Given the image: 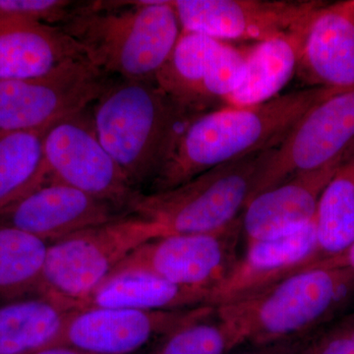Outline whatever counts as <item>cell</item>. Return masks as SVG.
Returning <instances> with one entry per match:
<instances>
[{
	"instance_id": "obj_1",
	"label": "cell",
	"mask_w": 354,
	"mask_h": 354,
	"mask_svg": "<svg viewBox=\"0 0 354 354\" xmlns=\"http://www.w3.org/2000/svg\"><path fill=\"white\" fill-rule=\"evenodd\" d=\"M344 90L305 88L247 108L216 109L179 131L150 192L171 189L203 172L283 143L315 104Z\"/></svg>"
},
{
	"instance_id": "obj_2",
	"label": "cell",
	"mask_w": 354,
	"mask_h": 354,
	"mask_svg": "<svg viewBox=\"0 0 354 354\" xmlns=\"http://www.w3.org/2000/svg\"><path fill=\"white\" fill-rule=\"evenodd\" d=\"M58 27L109 76L153 82L183 32L171 1H78Z\"/></svg>"
},
{
	"instance_id": "obj_3",
	"label": "cell",
	"mask_w": 354,
	"mask_h": 354,
	"mask_svg": "<svg viewBox=\"0 0 354 354\" xmlns=\"http://www.w3.org/2000/svg\"><path fill=\"white\" fill-rule=\"evenodd\" d=\"M97 138L135 189L150 187L188 120L153 81L111 82L93 104Z\"/></svg>"
},
{
	"instance_id": "obj_4",
	"label": "cell",
	"mask_w": 354,
	"mask_h": 354,
	"mask_svg": "<svg viewBox=\"0 0 354 354\" xmlns=\"http://www.w3.org/2000/svg\"><path fill=\"white\" fill-rule=\"evenodd\" d=\"M354 295V272L314 267L258 295L216 307L241 330L245 344L304 339L330 322Z\"/></svg>"
},
{
	"instance_id": "obj_5",
	"label": "cell",
	"mask_w": 354,
	"mask_h": 354,
	"mask_svg": "<svg viewBox=\"0 0 354 354\" xmlns=\"http://www.w3.org/2000/svg\"><path fill=\"white\" fill-rule=\"evenodd\" d=\"M274 149L218 165L171 189L140 193L130 214L158 223L167 235L216 232L241 216Z\"/></svg>"
},
{
	"instance_id": "obj_6",
	"label": "cell",
	"mask_w": 354,
	"mask_h": 354,
	"mask_svg": "<svg viewBox=\"0 0 354 354\" xmlns=\"http://www.w3.org/2000/svg\"><path fill=\"white\" fill-rule=\"evenodd\" d=\"M165 235L164 228L158 223L130 214L51 242L41 295L58 298L80 308L84 300L130 254L146 242Z\"/></svg>"
},
{
	"instance_id": "obj_7",
	"label": "cell",
	"mask_w": 354,
	"mask_h": 354,
	"mask_svg": "<svg viewBox=\"0 0 354 354\" xmlns=\"http://www.w3.org/2000/svg\"><path fill=\"white\" fill-rule=\"evenodd\" d=\"M111 82L87 57L36 78L0 81V133L48 130L87 111Z\"/></svg>"
},
{
	"instance_id": "obj_8",
	"label": "cell",
	"mask_w": 354,
	"mask_h": 354,
	"mask_svg": "<svg viewBox=\"0 0 354 354\" xmlns=\"http://www.w3.org/2000/svg\"><path fill=\"white\" fill-rule=\"evenodd\" d=\"M354 149V88L341 91L310 109L274 149L252 198L302 172L344 160Z\"/></svg>"
},
{
	"instance_id": "obj_9",
	"label": "cell",
	"mask_w": 354,
	"mask_h": 354,
	"mask_svg": "<svg viewBox=\"0 0 354 354\" xmlns=\"http://www.w3.org/2000/svg\"><path fill=\"white\" fill-rule=\"evenodd\" d=\"M43 147L50 180L66 184L130 214L142 192L133 187L102 145L88 109L48 128Z\"/></svg>"
},
{
	"instance_id": "obj_10",
	"label": "cell",
	"mask_w": 354,
	"mask_h": 354,
	"mask_svg": "<svg viewBox=\"0 0 354 354\" xmlns=\"http://www.w3.org/2000/svg\"><path fill=\"white\" fill-rule=\"evenodd\" d=\"M241 216L209 234H169L137 248L114 272L143 271L176 285L213 291L227 278L237 260Z\"/></svg>"
},
{
	"instance_id": "obj_11",
	"label": "cell",
	"mask_w": 354,
	"mask_h": 354,
	"mask_svg": "<svg viewBox=\"0 0 354 354\" xmlns=\"http://www.w3.org/2000/svg\"><path fill=\"white\" fill-rule=\"evenodd\" d=\"M318 0H176L183 31L211 38L253 41L304 34Z\"/></svg>"
},
{
	"instance_id": "obj_12",
	"label": "cell",
	"mask_w": 354,
	"mask_h": 354,
	"mask_svg": "<svg viewBox=\"0 0 354 354\" xmlns=\"http://www.w3.org/2000/svg\"><path fill=\"white\" fill-rule=\"evenodd\" d=\"M216 307L174 311L92 307L70 316L59 344L92 354H131L185 324L213 315Z\"/></svg>"
},
{
	"instance_id": "obj_13",
	"label": "cell",
	"mask_w": 354,
	"mask_h": 354,
	"mask_svg": "<svg viewBox=\"0 0 354 354\" xmlns=\"http://www.w3.org/2000/svg\"><path fill=\"white\" fill-rule=\"evenodd\" d=\"M127 215L111 203L48 180L0 215V225L18 228L51 243Z\"/></svg>"
},
{
	"instance_id": "obj_14",
	"label": "cell",
	"mask_w": 354,
	"mask_h": 354,
	"mask_svg": "<svg viewBox=\"0 0 354 354\" xmlns=\"http://www.w3.org/2000/svg\"><path fill=\"white\" fill-rule=\"evenodd\" d=\"M318 261L315 221L281 239L248 243L227 278L212 291L209 306L216 308L253 297L311 269Z\"/></svg>"
},
{
	"instance_id": "obj_15",
	"label": "cell",
	"mask_w": 354,
	"mask_h": 354,
	"mask_svg": "<svg viewBox=\"0 0 354 354\" xmlns=\"http://www.w3.org/2000/svg\"><path fill=\"white\" fill-rule=\"evenodd\" d=\"M342 160L297 174L247 203L241 215L247 244L281 239L315 221L323 191Z\"/></svg>"
},
{
	"instance_id": "obj_16",
	"label": "cell",
	"mask_w": 354,
	"mask_h": 354,
	"mask_svg": "<svg viewBox=\"0 0 354 354\" xmlns=\"http://www.w3.org/2000/svg\"><path fill=\"white\" fill-rule=\"evenodd\" d=\"M297 72L308 88H354V0L325 1L314 13Z\"/></svg>"
},
{
	"instance_id": "obj_17",
	"label": "cell",
	"mask_w": 354,
	"mask_h": 354,
	"mask_svg": "<svg viewBox=\"0 0 354 354\" xmlns=\"http://www.w3.org/2000/svg\"><path fill=\"white\" fill-rule=\"evenodd\" d=\"M80 57L82 48L57 26L0 20V81L36 78Z\"/></svg>"
},
{
	"instance_id": "obj_18",
	"label": "cell",
	"mask_w": 354,
	"mask_h": 354,
	"mask_svg": "<svg viewBox=\"0 0 354 354\" xmlns=\"http://www.w3.org/2000/svg\"><path fill=\"white\" fill-rule=\"evenodd\" d=\"M211 290L169 283L143 271L114 272L80 305V308L109 307L174 311L209 306Z\"/></svg>"
},
{
	"instance_id": "obj_19",
	"label": "cell",
	"mask_w": 354,
	"mask_h": 354,
	"mask_svg": "<svg viewBox=\"0 0 354 354\" xmlns=\"http://www.w3.org/2000/svg\"><path fill=\"white\" fill-rule=\"evenodd\" d=\"M76 309L46 295L0 304V354H35L58 346Z\"/></svg>"
},
{
	"instance_id": "obj_20",
	"label": "cell",
	"mask_w": 354,
	"mask_h": 354,
	"mask_svg": "<svg viewBox=\"0 0 354 354\" xmlns=\"http://www.w3.org/2000/svg\"><path fill=\"white\" fill-rule=\"evenodd\" d=\"M304 34L279 37L247 48L241 85L225 101L230 108L257 106L279 97L297 73Z\"/></svg>"
},
{
	"instance_id": "obj_21",
	"label": "cell",
	"mask_w": 354,
	"mask_h": 354,
	"mask_svg": "<svg viewBox=\"0 0 354 354\" xmlns=\"http://www.w3.org/2000/svg\"><path fill=\"white\" fill-rule=\"evenodd\" d=\"M223 41L194 32H181L169 59L156 76L158 87L189 115L206 109L203 81Z\"/></svg>"
},
{
	"instance_id": "obj_22",
	"label": "cell",
	"mask_w": 354,
	"mask_h": 354,
	"mask_svg": "<svg viewBox=\"0 0 354 354\" xmlns=\"http://www.w3.org/2000/svg\"><path fill=\"white\" fill-rule=\"evenodd\" d=\"M46 131L0 133V215L50 180Z\"/></svg>"
},
{
	"instance_id": "obj_23",
	"label": "cell",
	"mask_w": 354,
	"mask_h": 354,
	"mask_svg": "<svg viewBox=\"0 0 354 354\" xmlns=\"http://www.w3.org/2000/svg\"><path fill=\"white\" fill-rule=\"evenodd\" d=\"M315 223L318 263L344 253L353 243L354 149L324 189Z\"/></svg>"
},
{
	"instance_id": "obj_24",
	"label": "cell",
	"mask_w": 354,
	"mask_h": 354,
	"mask_svg": "<svg viewBox=\"0 0 354 354\" xmlns=\"http://www.w3.org/2000/svg\"><path fill=\"white\" fill-rule=\"evenodd\" d=\"M48 242L0 225V302L41 295Z\"/></svg>"
},
{
	"instance_id": "obj_25",
	"label": "cell",
	"mask_w": 354,
	"mask_h": 354,
	"mask_svg": "<svg viewBox=\"0 0 354 354\" xmlns=\"http://www.w3.org/2000/svg\"><path fill=\"white\" fill-rule=\"evenodd\" d=\"M244 344L239 326L216 309L160 337L150 354H230Z\"/></svg>"
},
{
	"instance_id": "obj_26",
	"label": "cell",
	"mask_w": 354,
	"mask_h": 354,
	"mask_svg": "<svg viewBox=\"0 0 354 354\" xmlns=\"http://www.w3.org/2000/svg\"><path fill=\"white\" fill-rule=\"evenodd\" d=\"M247 48L241 50L221 43L214 53L203 81L202 94L206 106L216 101L225 102L243 81Z\"/></svg>"
},
{
	"instance_id": "obj_27",
	"label": "cell",
	"mask_w": 354,
	"mask_h": 354,
	"mask_svg": "<svg viewBox=\"0 0 354 354\" xmlns=\"http://www.w3.org/2000/svg\"><path fill=\"white\" fill-rule=\"evenodd\" d=\"M77 3L69 0H0V20L58 27L69 17Z\"/></svg>"
},
{
	"instance_id": "obj_28",
	"label": "cell",
	"mask_w": 354,
	"mask_h": 354,
	"mask_svg": "<svg viewBox=\"0 0 354 354\" xmlns=\"http://www.w3.org/2000/svg\"><path fill=\"white\" fill-rule=\"evenodd\" d=\"M304 354H354V319L301 339Z\"/></svg>"
},
{
	"instance_id": "obj_29",
	"label": "cell",
	"mask_w": 354,
	"mask_h": 354,
	"mask_svg": "<svg viewBox=\"0 0 354 354\" xmlns=\"http://www.w3.org/2000/svg\"><path fill=\"white\" fill-rule=\"evenodd\" d=\"M249 344L250 346L245 348L239 346L230 354H304L301 339H286L264 344Z\"/></svg>"
},
{
	"instance_id": "obj_30",
	"label": "cell",
	"mask_w": 354,
	"mask_h": 354,
	"mask_svg": "<svg viewBox=\"0 0 354 354\" xmlns=\"http://www.w3.org/2000/svg\"><path fill=\"white\" fill-rule=\"evenodd\" d=\"M316 267L346 268L354 272V242L344 253L318 263Z\"/></svg>"
},
{
	"instance_id": "obj_31",
	"label": "cell",
	"mask_w": 354,
	"mask_h": 354,
	"mask_svg": "<svg viewBox=\"0 0 354 354\" xmlns=\"http://www.w3.org/2000/svg\"><path fill=\"white\" fill-rule=\"evenodd\" d=\"M35 354H92L84 351L82 349L73 348V346H66V344H58V346H50L44 348L43 351Z\"/></svg>"
}]
</instances>
